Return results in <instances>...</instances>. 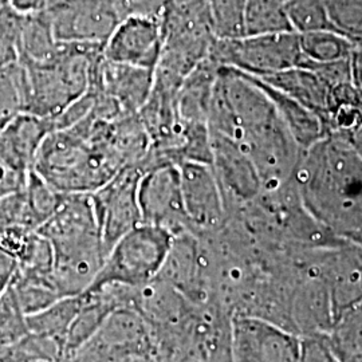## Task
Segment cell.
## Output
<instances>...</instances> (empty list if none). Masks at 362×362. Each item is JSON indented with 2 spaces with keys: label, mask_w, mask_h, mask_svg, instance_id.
<instances>
[{
  "label": "cell",
  "mask_w": 362,
  "mask_h": 362,
  "mask_svg": "<svg viewBox=\"0 0 362 362\" xmlns=\"http://www.w3.org/2000/svg\"><path fill=\"white\" fill-rule=\"evenodd\" d=\"M208 128L231 139L251 158L262 194L278 191L294 175L300 149L272 98L252 76L219 66Z\"/></svg>",
  "instance_id": "6da1fadb"
},
{
  "label": "cell",
  "mask_w": 362,
  "mask_h": 362,
  "mask_svg": "<svg viewBox=\"0 0 362 362\" xmlns=\"http://www.w3.org/2000/svg\"><path fill=\"white\" fill-rule=\"evenodd\" d=\"M298 194L311 218L341 238L362 243V155L338 134L299 157Z\"/></svg>",
  "instance_id": "7a4b0ae2"
},
{
  "label": "cell",
  "mask_w": 362,
  "mask_h": 362,
  "mask_svg": "<svg viewBox=\"0 0 362 362\" xmlns=\"http://www.w3.org/2000/svg\"><path fill=\"white\" fill-rule=\"evenodd\" d=\"M124 168L115 143V121L91 113L47 134L33 163V170L61 194H93Z\"/></svg>",
  "instance_id": "3957f363"
},
{
  "label": "cell",
  "mask_w": 362,
  "mask_h": 362,
  "mask_svg": "<svg viewBox=\"0 0 362 362\" xmlns=\"http://www.w3.org/2000/svg\"><path fill=\"white\" fill-rule=\"evenodd\" d=\"M52 245L54 279L62 297L85 293L107 255L90 194H64L50 219L37 230Z\"/></svg>",
  "instance_id": "277c9868"
},
{
  "label": "cell",
  "mask_w": 362,
  "mask_h": 362,
  "mask_svg": "<svg viewBox=\"0 0 362 362\" xmlns=\"http://www.w3.org/2000/svg\"><path fill=\"white\" fill-rule=\"evenodd\" d=\"M104 46L61 42L57 57L46 64H22L25 70L23 113L42 118L59 116L90 86L94 64Z\"/></svg>",
  "instance_id": "5b68a950"
},
{
  "label": "cell",
  "mask_w": 362,
  "mask_h": 362,
  "mask_svg": "<svg viewBox=\"0 0 362 362\" xmlns=\"http://www.w3.org/2000/svg\"><path fill=\"white\" fill-rule=\"evenodd\" d=\"M172 238L163 228L141 223L110 248L89 288L104 285L141 287L152 282L164 263Z\"/></svg>",
  "instance_id": "8992f818"
},
{
  "label": "cell",
  "mask_w": 362,
  "mask_h": 362,
  "mask_svg": "<svg viewBox=\"0 0 362 362\" xmlns=\"http://www.w3.org/2000/svg\"><path fill=\"white\" fill-rule=\"evenodd\" d=\"M208 57L219 66L231 67L254 77H266L296 67H306L296 31L215 38Z\"/></svg>",
  "instance_id": "52a82bcc"
},
{
  "label": "cell",
  "mask_w": 362,
  "mask_h": 362,
  "mask_svg": "<svg viewBox=\"0 0 362 362\" xmlns=\"http://www.w3.org/2000/svg\"><path fill=\"white\" fill-rule=\"evenodd\" d=\"M157 357L155 336L134 309L112 311L69 362H129Z\"/></svg>",
  "instance_id": "ba28073f"
},
{
  "label": "cell",
  "mask_w": 362,
  "mask_h": 362,
  "mask_svg": "<svg viewBox=\"0 0 362 362\" xmlns=\"http://www.w3.org/2000/svg\"><path fill=\"white\" fill-rule=\"evenodd\" d=\"M43 13L58 42L101 46L125 18L117 0H49Z\"/></svg>",
  "instance_id": "9c48e42d"
},
{
  "label": "cell",
  "mask_w": 362,
  "mask_h": 362,
  "mask_svg": "<svg viewBox=\"0 0 362 362\" xmlns=\"http://www.w3.org/2000/svg\"><path fill=\"white\" fill-rule=\"evenodd\" d=\"M141 176V169L127 167L103 188L90 194L106 252L110 251L118 239L143 223L139 206V182Z\"/></svg>",
  "instance_id": "30bf717a"
},
{
  "label": "cell",
  "mask_w": 362,
  "mask_h": 362,
  "mask_svg": "<svg viewBox=\"0 0 362 362\" xmlns=\"http://www.w3.org/2000/svg\"><path fill=\"white\" fill-rule=\"evenodd\" d=\"M139 206L144 224L172 236L194 233L185 214L177 165H161L144 172L139 182Z\"/></svg>",
  "instance_id": "8fae6325"
},
{
  "label": "cell",
  "mask_w": 362,
  "mask_h": 362,
  "mask_svg": "<svg viewBox=\"0 0 362 362\" xmlns=\"http://www.w3.org/2000/svg\"><path fill=\"white\" fill-rule=\"evenodd\" d=\"M211 134V168L219 182L227 216L255 202L262 194L258 172L245 151L228 137Z\"/></svg>",
  "instance_id": "7c38bea8"
},
{
  "label": "cell",
  "mask_w": 362,
  "mask_h": 362,
  "mask_svg": "<svg viewBox=\"0 0 362 362\" xmlns=\"http://www.w3.org/2000/svg\"><path fill=\"white\" fill-rule=\"evenodd\" d=\"M164 46L161 18L145 13L125 16L104 45V58L155 71Z\"/></svg>",
  "instance_id": "4fadbf2b"
},
{
  "label": "cell",
  "mask_w": 362,
  "mask_h": 362,
  "mask_svg": "<svg viewBox=\"0 0 362 362\" xmlns=\"http://www.w3.org/2000/svg\"><path fill=\"white\" fill-rule=\"evenodd\" d=\"M185 214L197 235L215 233L227 221L219 182L209 164L185 161L179 165Z\"/></svg>",
  "instance_id": "5bb4252c"
},
{
  "label": "cell",
  "mask_w": 362,
  "mask_h": 362,
  "mask_svg": "<svg viewBox=\"0 0 362 362\" xmlns=\"http://www.w3.org/2000/svg\"><path fill=\"white\" fill-rule=\"evenodd\" d=\"M235 362H299V337L276 325L233 317Z\"/></svg>",
  "instance_id": "9a60e30c"
},
{
  "label": "cell",
  "mask_w": 362,
  "mask_h": 362,
  "mask_svg": "<svg viewBox=\"0 0 362 362\" xmlns=\"http://www.w3.org/2000/svg\"><path fill=\"white\" fill-rule=\"evenodd\" d=\"M194 305L209 302L207 269L197 233H182L172 238L167 257L156 276Z\"/></svg>",
  "instance_id": "2e32d148"
},
{
  "label": "cell",
  "mask_w": 362,
  "mask_h": 362,
  "mask_svg": "<svg viewBox=\"0 0 362 362\" xmlns=\"http://www.w3.org/2000/svg\"><path fill=\"white\" fill-rule=\"evenodd\" d=\"M155 71L116 64L104 55L94 64L90 86L115 100L125 115H137L153 88Z\"/></svg>",
  "instance_id": "e0dca14e"
},
{
  "label": "cell",
  "mask_w": 362,
  "mask_h": 362,
  "mask_svg": "<svg viewBox=\"0 0 362 362\" xmlns=\"http://www.w3.org/2000/svg\"><path fill=\"white\" fill-rule=\"evenodd\" d=\"M332 300L334 320L362 303V257L353 251L330 252L315 269Z\"/></svg>",
  "instance_id": "ac0fdd59"
},
{
  "label": "cell",
  "mask_w": 362,
  "mask_h": 362,
  "mask_svg": "<svg viewBox=\"0 0 362 362\" xmlns=\"http://www.w3.org/2000/svg\"><path fill=\"white\" fill-rule=\"evenodd\" d=\"M219 65L209 57L185 77L176 95V109L182 124H206L214 83Z\"/></svg>",
  "instance_id": "d6986e66"
},
{
  "label": "cell",
  "mask_w": 362,
  "mask_h": 362,
  "mask_svg": "<svg viewBox=\"0 0 362 362\" xmlns=\"http://www.w3.org/2000/svg\"><path fill=\"white\" fill-rule=\"evenodd\" d=\"M250 76V74H248ZM263 88V90L269 94L272 104L275 105L279 116L282 117L284 122L293 139L296 140L299 149H309L311 145L318 143L324 139L325 127L322 119L314 115L303 105L299 104L291 97H288L284 91L278 90L270 85L264 83L262 79L254 77Z\"/></svg>",
  "instance_id": "ffe728a7"
},
{
  "label": "cell",
  "mask_w": 362,
  "mask_h": 362,
  "mask_svg": "<svg viewBox=\"0 0 362 362\" xmlns=\"http://www.w3.org/2000/svg\"><path fill=\"white\" fill-rule=\"evenodd\" d=\"M61 42L52 34V26L45 13L23 15L21 33V59L22 64H46L59 52Z\"/></svg>",
  "instance_id": "44dd1931"
},
{
  "label": "cell",
  "mask_w": 362,
  "mask_h": 362,
  "mask_svg": "<svg viewBox=\"0 0 362 362\" xmlns=\"http://www.w3.org/2000/svg\"><path fill=\"white\" fill-rule=\"evenodd\" d=\"M82 294L58 299L52 306L27 315L28 333L49 337L57 341L65 354L66 337L78 311L82 306Z\"/></svg>",
  "instance_id": "7402d4cb"
},
{
  "label": "cell",
  "mask_w": 362,
  "mask_h": 362,
  "mask_svg": "<svg viewBox=\"0 0 362 362\" xmlns=\"http://www.w3.org/2000/svg\"><path fill=\"white\" fill-rule=\"evenodd\" d=\"M23 216L22 227L38 230L54 212L62 200V194L43 180L35 170H30L26 185L23 188Z\"/></svg>",
  "instance_id": "603a6c76"
},
{
  "label": "cell",
  "mask_w": 362,
  "mask_h": 362,
  "mask_svg": "<svg viewBox=\"0 0 362 362\" xmlns=\"http://www.w3.org/2000/svg\"><path fill=\"white\" fill-rule=\"evenodd\" d=\"M52 130L50 118L19 113L1 129V133L13 145L18 155L33 168V163L40 144Z\"/></svg>",
  "instance_id": "cb8c5ba5"
},
{
  "label": "cell",
  "mask_w": 362,
  "mask_h": 362,
  "mask_svg": "<svg viewBox=\"0 0 362 362\" xmlns=\"http://www.w3.org/2000/svg\"><path fill=\"white\" fill-rule=\"evenodd\" d=\"M10 287L26 315L35 314L55 303L62 296L52 275H37L16 272Z\"/></svg>",
  "instance_id": "d4e9b609"
},
{
  "label": "cell",
  "mask_w": 362,
  "mask_h": 362,
  "mask_svg": "<svg viewBox=\"0 0 362 362\" xmlns=\"http://www.w3.org/2000/svg\"><path fill=\"white\" fill-rule=\"evenodd\" d=\"M341 362H362V303L341 313L327 333Z\"/></svg>",
  "instance_id": "484cf974"
},
{
  "label": "cell",
  "mask_w": 362,
  "mask_h": 362,
  "mask_svg": "<svg viewBox=\"0 0 362 362\" xmlns=\"http://www.w3.org/2000/svg\"><path fill=\"white\" fill-rule=\"evenodd\" d=\"M299 43L306 58V67L349 59L353 54V42L329 30L299 34Z\"/></svg>",
  "instance_id": "4316f807"
},
{
  "label": "cell",
  "mask_w": 362,
  "mask_h": 362,
  "mask_svg": "<svg viewBox=\"0 0 362 362\" xmlns=\"http://www.w3.org/2000/svg\"><path fill=\"white\" fill-rule=\"evenodd\" d=\"M294 31L281 0H246L243 35H267Z\"/></svg>",
  "instance_id": "83f0119b"
},
{
  "label": "cell",
  "mask_w": 362,
  "mask_h": 362,
  "mask_svg": "<svg viewBox=\"0 0 362 362\" xmlns=\"http://www.w3.org/2000/svg\"><path fill=\"white\" fill-rule=\"evenodd\" d=\"M285 10L290 25L298 34L326 30L336 31L325 0H290L286 3Z\"/></svg>",
  "instance_id": "f1b7e54d"
},
{
  "label": "cell",
  "mask_w": 362,
  "mask_h": 362,
  "mask_svg": "<svg viewBox=\"0 0 362 362\" xmlns=\"http://www.w3.org/2000/svg\"><path fill=\"white\" fill-rule=\"evenodd\" d=\"M31 169L0 130V203L23 191Z\"/></svg>",
  "instance_id": "f546056e"
},
{
  "label": "cell",
  "mask_w": 362,
  "mask_h": 362,
  "mask_svg": "<svg viewBox=\"0 0 362 362\" xmlns=\"http://www.w3.org/2000/svg\"><path fill=\"white\" fill-rule=\"evenodd\" d=\"M246 0H209V18L216 38L243 37Z\"/></svg>",
  "instance_id": "4dcf8cb0"
},
{
  "label": "cell",
  "mask_w": 362,
  "mask_h": 362,
  "mask_svg": "<svg viewBox=\"0 0 362 362\" xmlns=\"http://www.w3.org/2000/svg\"><path fill=\"white\" fill-rule=\"evenodd\" d=\"M23 15L7 3L0 7V70L15 65L21 59V33Z\"/></svg>",
  "instance_id": "1f68e13d"
},
{
  "label": "cell",
  "mask_w": 362,
  "mask_h": 362,
  "mask_svg": "<svg viewBox=\"0 0 362 362\" xmlns=\"http://www.w3.org/2000/svg\"><path fill=\"white\" fill-rule=\"evenodd\" d=\"M28 334L27 315L21 309L13 288L0 296V349Z\"/></svg>",
  "instance_id": "d6a6232c"
},
{
  "label": "cell",
  "mask_w": 362,
  "mask_h": 362,
  "mask_svg": "<svg viewBox=\"0 0 362 362\" xmlns=\"http://www.w3.org/2000/svg\"><path fill=\"white\" fill-rule=\"evenodd\" d=\"M337 33L351 42L362 40V0H325Z\"/></svg>",
  "instance_id": "836d02e7"
},
{
  "label": "cell",
  "mask_w": 362,
  "mask_h": 362,
  "mask_svg": "<svg viewBox=\"0 0 362 362\" xmlns=\"http://www.w3.org/2000/svg\"><path fill=\"white\" fill-rule=\"evenodd\" d=\"M299 362H341L327 333L299 337Z\"/></svg>",
  "instance_id": "e575fe53"
},
{
  "label": "cell",
  "mask_w": 362,
  "mask_h": 362,
  "mask_svg": "<svg viewBox=\"0 0 362 362\" xmlns=\"http://www.w3.org/2000/svg\"><path fill=\"white\" fill-rule=\"evenodd\" d=\"M18 272V262L0 248V296L10 287Z\"/></svg>",
  "instance_id": "d590c367"
},
{
  "label": "cell",
  "mask_w": 362,
  "mask_h": 362,
  "mask_svg": "<svg viewBox=\"0 0 362 362\" xmlns=\"http://www.w3.org/2000/svg\"><path fill=\"white\" fill-rule=\"evenodd\" d=\"M6 3L16 13L30 15L42 13L46 8L49 0H6Z\"/></svg>",
  "instance_id": "8d00e7d4"
},
{
  "label": "cell",
  "mask_w": 362,
  "mask_h": 362,
  "mask_svg": "<svg viewBox=\"0 0 362 362\" xmlns=\"http://www.w3.org/2000/svg\"><path fill=\"white\" fill-rule=\"evenodd\" d=\"M170 362H206V360L197 350L185 349L177 353Z\"/></svg>",
  "instance_id": "74e56055"
},
{
  "label": "cell",
  "mask_w": 362,
  "mask_h": 362,
  "mask_svg": "<svg viewBox=\"0 0 362 362\" xmlns=\"http://www.w3.org/2000/svg\"><path fill=\"white\" fill-rule=\"evenodd\" d=\"M0 362H55L43 358H33V357H21L10 353L6 348L0 349Z\"/></svg>",
  "instance_id": "f35d334b"
},
{
  "label": "cell",
  "mask_w": 362,
  "mask_h": 362,
  "mask_svg": "<svg viewBox=\"0 0 362 362\" xmlns=\"http://www.w3.org/2000/svg\"><path fill=\"white\" fill-rule=\"evenodd\" d=\"M10 226H11V221L8 218V214H7L4 206L0 203V231L6 227H10Z\"/></svg>",
  "instance_id": "ab89813d"
},
{
  "label": "cell",
  "mask_w": 362,
  "mask_h": 362,
  "mask_svg": "<svg viewBox=\"0 0 362 362\" xmlns=\"http://www.w3.org/2000/svg\"><path fill=\"white\" fill-rule=\"evenodd\" d=\"M129 362H164L160 358H156V357H141V358H136V360H132Z\"/></svg>",
  "instance_id": "60d3db41"
}]
</instances>
